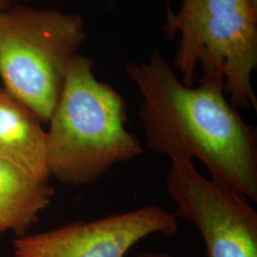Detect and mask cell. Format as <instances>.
Returning a JSON list of instances; mask_svg holds the SVG:
<instances>
[{"label":"cell","instance_id":"6da1fadb","mask_svg":"<svg viewBox=\"0 0 257 257\" xmlns=\"http://www.w3.org/2000/svg\"><path fill=\"white\" fill-rule=\"evenodd\" d=\"M126 73L141 95L148 147L172 162L200 159L212 179L256 202V128L226 98L222 80L201 76L198 86H187L156 50Z\"/></svg>","mask_w":257,"mask_h":257},{"label":"cell","instance_id":"7a4b0ae2","mask_svg":"<svg viewBox=\"0 0 257 257\" xmlns=\"http://www.w3.org/2000/svg\"><path fill=\"white\" fill-rule=\"evenodd\" d=\"M94 61L77 54L65 75L47 132L50 175L61 183L94 182L112 166L143 154L126 125L125 98L93 74Z\"/></svg>","mask_w":257,"mask_h":257},{"label":"cell","instance_id":"3957f363","mask_svg":"<svg viewBox=\"0 0 257 257\" xmlns=\"http://www.w3.org/2000/svg\"><path fill=\"white\" fill-rule=\"evenodd\" d=\"M162 32L180 37L173 68L182 83L193 86L200 66L203 77L224 82L234 108L256 111L257 9L249 0H182L177 13L167 0Z\"/></svg>","mask_w":257,"mask_h":257},{"label":"cell","instance_id":"277c9868","mask_svg":"<svg viewBox=\"0 0 257 257\" xmlns=\"http://www.w3.org/2000/svg\"><path fill=\"white\" fill-rule=\"evenodd\" d=\"M87 32L77 14L16 6L0 13V77L5 90L49 122L65 75Z\"/></svg>","mask_w":257,"mask_h":257},{"label":"cell","instance_id":"5b68a950","mask_svg":"<svg viewBox=\"0 0 257 257\" xmlns=\"http://www.w3.org/2000/svg\"><path fill=\"white\" fill-rule=\"evenodd\" d=\"M175 215L193 222L207 257H257V212L243 194L200 175L192 161H174L166 179Z\"/></svg>","mask_w":257,"mask_h":257},{"label":"cell","instance_id":"8992f818","mask_svg":"<svg viewBox=\"0 0 257 257\" xmlns=\"http://www.w3.org/2000/svg\"><path fill=\"white\" fill-rule=\"evenodd\" d=\"M177 216L152 205L97 220L74 222L55 230L20 236L15 257H125L138 242L154 233L172 237Z\"/></svg>","mask_w":257,"mask_h":257},{"label":"cell","instance_id":"52a82bcc","mask_svg":"<svg viewBox=\"0 0 257 257\" xmlns=\"http://www.w3.org/2000/svg\"><path fill=\"white\" fill-rule=\"evenodd\" d=\"M37 115L0 88V159L48 181L47 132Z\"/></svg>","mask_w":257,"mask_h":257},{"label":"cell","instance_id":"ba28073f","mask_svg":"<svg viewBox=\"0 0 257 257\" xmlns=\"http://www.w3.org/2000/svg\"><path fill=\"white\" fill-rule=\"evenodd\" d=\"M54 190L19 167L0 159V228L22 235L50 204Z\"/></svg>","mask_w":257,"mask_h":257},{"label":"cell","instance_id":"9c48e42d","mask_svg":"<svg viewBox=\"0 0 257 257\" xmlns=\"http://www.w3.org/2000/svg\"><path fill=\"white\" fill-rule=\"evenodd\" d=\"M138 257H173L166 252H143Z\"/></svg>","mask_w":257,"mask_h":257},{"label":"cell","instance_id":"30bf717a","mask_svg":"<svg viewBox=\"0 0 257 257\" xmlns=\"http://www.w3.org/2000/svg\"><path fill=\"white\" fill-rule=\"evenodd\" d=\"M7 5H8V0H0V13L8 9Z\"/></svg>","mask_w":257,"mask_h":257},{"label":"cell","instance_id":"8fae6325","mask_svg":"<svg viewBox=\"0 0 257 257\" xmlns=\"http://www.w3.org/2000/svg\"><path fill=\"white\" fill-rule=\"evenodd\" d=\"M249 1L252 4V6L257 9V0H249Z\"/></svg>","mask_w":257,"mask_h":257},{"label":"cell","instance_id":"7c38bea8","mask_svg":"<svg viewBox=\"0 0 257 257\" xmlns=\"http://www.w3.org/2000/svg\"><path fill=\"white\" fill-rule=\"evenodd\" d=\"M1 231H2V230H1V228H0V232H1Z\"/></svg>","mask_w":257,"mask_h":257},{"label":"cell","instance_id":"4fadbf2b","mask_svg":"<svg viewBox=\"0 0 257 257\" xmlns=\"http://www.w3.org/2000/svg\"><path fill=\"white\" fill-rule=\"evenodd\" d=\"M23 1H26V0H23Z\"/></svg>","mask_w":257,"mask_h":257}]
</instances>
